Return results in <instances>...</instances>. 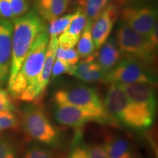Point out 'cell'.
Wrapping results in <instances>:
<instances>
[{
    "mask_svg": "<svg viewBox=\"0 0 158 158\" xmlns=\"http://www.w3.org/2000/svg\"><path fill=\"white\" fill-rule=\"evenodd\" d=\"M48 41V31L45 29L33 43L13 81L8 84L12 98L31 102V94L44 64Z\"/></svg>",
    "mask_w": 158,
    "mask_h": 158,
    "instance_id": "cell-1",
    "label": "cell"
},
{
    "mask_svg": "<svg viewBox=\"0 0 158 158\" xmlns=\"http://www.w3.org/2000/svg\"><path fill=\"white\" fill-rule=\"evenodd\" d=\"M13 23L11 66L8 84L15 79L37 36L46 29L44 21L35 10L15 18Z\"/></svg>",
    "mask_w": 158,
    "mask_h": 158,
    "instance_id": "cell-2",
    "label": "cell"
},
{
    "mask_svg": "<svg viewBox=\"0 0 158 158\" xmlns=\"http://www.w3.org/2000/svg\"><path fill=\"white\" fill-rule=\"evenodd\" d=\"M103 102L117 123L128 129L137 131L148 129L155 121V117L130 102L118 84H110Z\"/></svg>",
    "mask_w": 158,
    "mask_h": 158,
    "instance_id": "cell-3",
    "label": "cell"
},
{
    "mask_svg": "<svg viewBox=\"0 0 158 158\" xmlns=\"http://www.w3.org/2000/svg\"><path fill=\"white\" fill-rule=\"evenodd\" d=\"M35 102L27 106L22 113V125L26 134L47 147H61L62 134L51 123L43 107Z\"/></svg>",
    "mask_w": 158,
    "mask_h": 158,
    "instance_id": "cell-4",
    "label": "cell"
},
{
    "mask_svg": "<svg viewBox=\"0 0 158 158\" xmlns=\"http://www.w3.org/2000/svg\"><path fill=\"white\" fill-rule=\"evenodd\" d=\"M56 104H69L92 112L103 120L105 124L117 127L118 123L105 107L95 89L85 85L61 89L54 94Z\"/></svg>",
    "mask_w": 158,
    "mask_h": 158,
    "instance_id": "cell-5",
    "label": "cell"
},
{
    "mask_svg": "<svg viewBox=\"0 0 158 158\" xmlns=\"http://www.w3.org/2000/svg\"><path fill=\"white\" fill-rule=\"evenodd\" d=\"M116 41L123 57L134 59L151 68L155 63L157 48L127 26L122 23L118 27Z\"/></svg>",
    "mask_w": 158,
    "mask_h": 158,
    "instance_id": "cell-6",
    "label": "cell"
},
{
    "mask_svg": "<svg viewBox=\"0 0 158 158\" xmlns=\"http://www.w3.org/2000/svg\"><path fill=\"white\" fill-rule=\"evenodd\" d=\"M104 82L110 84L144 83L155 86L157 80L155 71L151 67L134 59L124 57L105 75Z\"/></svg>",
    "mask_w": 158,
    "mask_h": 158,
    "instance_id": "cell-7",
    "label": "cell"
},
{
    "mask_svg": "<svg viewBox=\"0 0 158 158\" xmlns=\"http://www.w3.org/2000/svg\"><path fill=\"white\" fill-rule=\"evenodd\" d=\"M119 17L122 24L148 39L157 23V13L149 6H128L122 10Z\"/></svg>",
    "mask_w": 158,
    "mask_h": 158,
    "instance_id": "cell-8",
    "label": "cell"
},
{
    "mask_svg": "<svg viewBox=\"0 0 158 158\" xmlns=\"http://www.w3.org/2000/svg\"><path fill=\"white\" fill-rule=\"evenodd\" d=\"M56 106L54 118L62 125L79 130L90 122L105 124L100 116L84 108L64 103L56 104Z\"/></svg>",
    "mask_w": 158,
    "mask_h": 158,
    "instance_id": "cell-9",
    "label": "cell"
},
{
    "mask_svg": "<svg viewBox=\"0 0 158 158\" xmlns=\"http://www.w3.org/2000/svg\"><path fill=\"white\" fill-rule=\"evenodd\" d=\"M118 84L129 98L130 102L141 108L149 115L155 117L157 110L155 86L144 83Z\"/></svg>",
    "mask_w": 158,
    "mask_h": 158,
    "instance_id": "cell-10",
    "label": "cell"
},
{
    "mask_svg": "<svg viewBox=\"0 0 158 158\" xmlns=\"http://www.w3.org/2000/svg\"><path fill=\"white\" fill-rule=\"evenodd\" d=\"M121 10L122 6L110 4L92 23V36L96 49H100L108 40Z\"/></svg>",
    "mask_w": 158,
    "mask_h": 158,
    "instance_id": "cell-11",
    "label": "cell"
},
{
    "mask_svg": "<svg viewBox=\"0 0 158 158\" xmlns=\"http://www.w3.org/2000/svg\"><path fill=\"white\" fill-rule=\"evenodd\" d=\"M12 21L0 19V88L8 83L12 57Z\"/></svg>",
    "mask_w": 158,
    "mask_h": 158,
    "instance_id": "cell-12",
    "label": "cell"
},
{
    "mask_svg": "<svg viewBox=\"0 0 158 158\" xmlns=\"http://www.w3.org/2000/svg\"><path fill=\"white\" fill-rule=\"evenodd\" d=\"M59 41L57 37H51L47 45L45 58L42 70L37 79L31 94V102H39L45 93L49 84L53 66H54Z\"/></svg>",
    "mask_w": 158,
    "mask_h": 158,
    "instance_id": "cell-13",
    "label": "cell"
},
{
    "mask_svg": "<svg viewBox=\"0 0 158 158\" xmlns=\"http://www.w3.org/2000/svg\"><path fill=\"white\" fill-rule=\"evenodd\" d=\"M102 147L110 158H139L130 141L118 135L105 134Z\"/></svg>",
    "mask_w": 158,
    "mask_h": 158,
    "instance_id": "cell-14",
    "label": "cell"
},
{
    "mask_svg": "<svg viewBox=\"0 0 158 158\" xmlns=\"http://www.w3.org/2000/svg\"><path fill=\"white\" fill-rule=\"evenodd\" d=\"M87 19L81 7L74 13V17L66 31L62 33L59 38V46L64 48H74L86 26Z\"/></svg>",
    "mask_w": 158,
    "mask_h": 158,
    "instance_id": "cell-15",
    "label": "cell"
},
{
    "mask_svg": "<svg viewBox=\"0 0 158 158\" xmlns=\"http://www.w3.org/2000/svg\"><path fill=\"white\" fill-rule=\"evenodd\" d=\"M123 55L118 48L116 40L110 37L98 52V64L105 74L111 70L120 62Z\"/></svg>",
    "mask_w": 158,
    "mask_h": 158,
    "instance_id": "cell-16",
    "label": "cell"
},
{
    "mask_svg": "<svg viewBox=\"0 0 158 158\" xmlns=\"http://www.w3.org/2000/svg\"><path fill=\"white\" fill-rule=\"evenodd\" d=\"M68 2L66 0H35L36 12L43 21H52L67 10Z\"/></svg>",
    "mask_w": 158,
    "mask_h": 158,
    "instance_id": "cell-17",
    "label": "cell"
},
{
    "mask_svg": "<svg viewBox=\"0 0 158 158\" xmlns=\"http://www.w3.org/2000/svg\"><path fill=\"white\" fill-rule=\"evenodd\" d=\"M88 21L93 23L110 4L124 6L127 0H80L78 3Z\"/></svg>",
    "mask_w": 158,
    "mask_h": 158,
    "instance_id": "cell-18",
    "label": "cell"
},
{
    "mask_svg": "<svg viewBox=\"0 0 158 158\" xmlns=\"http://www.w3.org/2000/svg\"><path fill=\"white\" fill-rule=\"evenodd\" d=\"M105 75L98 62L85 59L76 66L73 76L85 82H104Z\"/></svg>",
    "mask_w": 158,
    "mask_h": 158,
    "instance_id": "cell-19",
    "label": "cell"
},
{
    "mask_svg": "<svg viewBox=\"0 0 158 158\" xmlns=\"http://www.w3.org/2000/svg\"><path fill=\"white\" fill-rule=\"evenodd\" d=\"M92 22L87 20L82 34L79 38L77 51L79 57L83 59V60L87 59L97 52L95 45L92 36Z\"/></svg>",
    "mask_w": 158,
    "mask_h": 158,
    "instance_id": "cell-20",
    "label": "cell"
},
{
    "mask_svg": "<svg viewBox=\"0 0 158 158\" xmlns=\"http://www.w3.org/2000/svg\"><path fill=\"white\" fill-rule=\"evenodd\" d=\"M74 17V13L73 14L65 15L62 17H58L50 21L48 29V34L51 37H57L68 29L71 21Z\"/></svg>",
    "mask_w": 158,
    "mask_h": 158,
    "instance_id": "cell-21",
    "label": "cell"
},
{
    "mask_svg": "<svg viewBox=\"0 0 158 158\" xmlns=\"http://www.w3.org/2000/svg\"><path fill=\"white\" fill-rule=\"evenodd\" d=\"M23 158H58V157L49 147L33 144L27 149Z\"/></svg>",
    "mask_w": 158,
    "mask_h": 158,
    "instance_id": "cell-22",
    "label": "cell"
},
{
    "mask_svg": "<svg viewBox=\"0 0 158 158\" xmlns=\"http://www.w3.org/2000/svg\"><path fill=\"white\" fill-rule=\"evenodd\" d=\"M20 121L14 112L0 111V133L7 130L17 129Z\"/></svg>",
    "mask_w": 158,
    "mask_h": 158,
    "instance_id": "cell-23",
    "label": "cell"
},
{
    "mask_svg": "<svg viewBox=\"0 0 158 158\" xmlns=\"http://www.w3.org/2000/svg\"><path fill=\"white\" fill-rule=\"evenodd\" d=\"M56 57V59L64 60L71 65H76L80 59L77 49L75 48H64L59 46L57 48Z\"/></svg>",
    "mask_w": 158,
    "mask_h": 158,
    "instance_id": "cell-24",
    "label": "cell"
},
{
    "mask_svg": "<svg viewBox=\"0 0 158 158\" xmlns=\"http://www.w3.org/2000/svg\"><path fill=\"white\" fill-rule=\"evenodd\" d=\"M76 65H71L64 60L56 59L53 66L52 72H51V78H54L62 74H68L72 76L74 74Z\"/></svg>",
    "mask_w": 158,
    "mask_h": 158,
    "instance_id": "cell-25",
    "label": "cell"
},
{
    "mask_svg": "<svg viewBox=\"0 0 158 158\" xmlns=\"http://www.w3.org/2000/svg\"><path fill=\"white\" fill-rule=\"evenodd\" d=\"M0 158H17L15 144L9 138L4 136L0 140Z\"/></svg>",
    "mask_w": 158,
    "mask_h": 158,
    "instance_id": "cell-26",
    "label": "cell"
},
{
    "mask_svg": "<svg viewBox=\"0 0 158 158\" xmlns=\"http://www.w3.org/2000/svg\"><path fill=\"white\" fill-rule=\"evenodd\" d=\"M13 17L19 18L28 13L30 7L29 0H9Z\"/></svg>",
    "mask_w": 158,
    "mask_h": 158,
    "instance_id": "cell-27",
    "label": "cell"
},
{
    "mask_svg": "<svg viewBox=\"0 0 158 158\" xmlns=\"http://www.w3.org/2000/svg\"><path fill=\"white\" fill-rule=\"evenodd\" d=\"M81 133L80 130H78L74 139L73 147L67 158H89L87 153L85 151L82 144H81Z\"/></svg>",
    "mask_w": 158,
    "mask_h": 158,
    "instance_id": "cell-28",
    "label": "cell"
},
{
    "mask_svg": "<svg viewBox=\"0 0 158 158\" xmlns=\"http://www.w3.org/2000/svg\"><path fill=\"white\" fill-rule=\"evenodd\" d=\"M89 158H110L102 145L98 144H82Z\"/></svg>",
    "mask_w": 158,
    "mask_h": 158,
    "instance_id": "cell-29",
    "label": "cell"
},
{
    "mask_svg": "<svg viewBox=\"0 0 158 158\" xmlns=\"http://www.w3.org/2000/svg\"><path fill=\"white\" fill-rule=\"evenodd\" d=\"M16 110L10 94L7 91L0 88V111L15 112Z\"/></svg>",
    "mask_w": 158,
    "mask_h": 158,
    "instance_id": "cell-30",
    "label": "cell"
},
{
    "mask_svg": "<svg viewBox=\"0 0 158 158\" xmlns=\"http://www.w3.org/2000/svg\"><path fill=\"white\" fill-rule=\"evenodd\" d=\"M13 17V11L9 0H0V19H7Z\"/></svg>",
    "mask_w": 158,
    "mask_h": 158,
    "instance_id": "cell-31",
    "label": "cell"
},
{
    "mask_svg": "<svg viewBox=\"0 0 158 158\" xmlns=\"http://www.w3.org/2000/svg\"><path fill=\"white\" fill-rule=\"evenodd\" d=\"M148 40L150 41V43L152 44L154 46L157 48V43H158V35H157V23H156L154 27V28L152 31L150 36L149 37Z\"/></svg>",
    "mask_w": 158,
    "mask_h": 158,
    "instance_id": "cell-32",
    "label": "cell"
},
{
    "mask_svg": "<svg viewBox=\"0 0 158 158\" xmlns=\"http://www.w3.org/2000/svg\"><path fill=\"white\" fill-rule=\"evenodd\" d=\"M68 4H71V5H75V4L78 3L80 0H66Z\"/></svg>",
    "mask_w": 158,
    "mask_h": 158,
    "instance_id": "cell-33",
    "label": "cell"
},
{
    "mask_svg": "<svg viewBox=\"0 0 158 158\" xmlns=\"http://www.w3.org/2000/svg\"><path fill=\"white\" fill-rule=\"evenodd\" d=\"M3 136H4V135H2V133H0V140H1V138H2Z\"/></svg>",
    "mask_w": 158,
    "mask_h": 158,
    "instance_id": "cell-34",
    "label": "cell"
}]
</instances>
